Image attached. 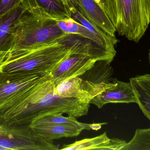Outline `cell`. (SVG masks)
Masks as SVG:
<instances>
[{"label":"cell","instance_id":"6da1fadb","mask_svg":"<svg viewBox=\"0 0 150 150\" xmlns=\"http://www.w3.org/2000/svg\"><path fill=\"white\" fill-rule=\"evenodd\" d=\"M55 87L51 79L40 84L0 112V117L6 122L30 124L38 118L53 114L76 118L88 114L91 104L58 96Z\"/></svg>","mask_w":150,"mask_h":150},{"label":"cell","instance_id":"7a4b0ae2","mask_svg":"<svg viewBox=\"0 0 150 150\" xmlns=\"http://www.w3.org/2000/svg\"><path fill=\"white\" fill-rule=\"evenodd\" d=\"M71 54L70 49L59 41L30 50L9 52L0 71L50 74Z\"/></svg>","mask_w":150,"mask_h":150},{"label":"cell","instance_id":"3957f363","mask_svg":"<svg viewBox=\"0 0 150 150\" xmlns=\"http://www.w3.org/2000/svg\"><path fill=\"white\" fill-rule=\"evenodd\" d=\"M116 32L138 43L150 23V0H103Z\"/></svg>","mask_w":150,"mask_h":150},{"label":"cell","instance_id":"277c9868","mask_svg":"<svg viewBox=\"0 0 150 150\" xmlns=\"http://www.w3.org/2000/svg\"><path fill=\"white\" fill-rule=\"evenodd\" d=\"M23 8L14 23L15 42L11 51L37 48L59 41L66 35L57 20L36 16Z\"/></svg>","mask_w":150,"mask_h":150},{"label":"cell","instance_id":"5b68a950","mask_svg":"<svg viewBox=\"0 0 150 150\" xmlns=\"http://www.w3.org/2000/svg\"><path fill=\"white\" fill-rule=\"evenodd\" d=\"M30 124L6 122L1 119L0 150L59 149L52 140L37 134Z\"/></svg>","mask_w":150,"mask_h":150},{"label":"cell","instance_id":"8992f818","mask_svg":"<svg viewBox=\"0 0 150 150\" xmlns=\"http://www.w3.org/2000/svg\"><path fill=\"white\" fill-rule=\"evenodd\" d=\"M51 79L50 74L0 71V112L33 88Z\"/></svg>","mask_w":150,"mask_h":150},{"label":"cell","instance_id":"52a82bcc","mask_svg":"<svg viewBox=\"0 0 150 150\" xmlns=\"http://www.w3.org/2000/svg\"><path fill=\"white\" fill-rule=\"evenodd\" d=\"M114 79L110 83L95 84L77 77L55 85L54 92L55 94L62 97L73 98L82 103L90 104L94 97L114 85Z\"/></svg>","mask_w":150,"mask_h":150},{"label":"cell","instance_id":"ba28073f","mask_svg":"<svg viewBox=\"0 0 150 150\" xmlns=\"http://www.w3.org/2000/svg\"><path fill=\"white\" fill-rule=\"evenodd\" d=\"M59 42L70 49L72 54L87 55L96 61H106L111 63L116 55L94 41L77 34L66 33Z\"/></svg>","mask_w":150,"mask_h":150},{"label":"cell","instance_id":"9c48e42d","mask_svg":"<svg viewBox=\"0 0 150 150\" xmlns=\"http://www.w3.org/2000/svg\"><path fill=\"white\" fill-rule=\"evenodd\" d=\"M96 62L87 55L71 54L50 73L51 81L56 85L68 79L80 77Z\"/></svg>","mask_w":150,"mask_h":150},{"label":"cell","instance_id":"30bf717a","mask_svg":"<svg viewBox=\"0 0 150 150\" xmlns=\"http://www.w3.org/2000/svg\"><path fill=\"white\" fill-rule=\"evenodd\" d=\"M78 10L106 33L115 37L116 30L105 9L103 0H70Z\"/></svg>","mask_w":150,"mask_h":150},{"label":"cell","instance_id":"8fae6325","mask_svg":"<svg viewBox=\"0 0 150 150\" xmlns=\"http://www.w3.org/2000/svg\"><path fill=\"white\" fill-rule=\"evenodd\" d=\"M114 81V85L107 88L94 97L90 104L101 109L109 103H137L136 97L130 82H122L116 78H115Z\"/></svg>","mask_w":150,"mask_h":150},{"label":"cell","instance_id":"7c38bea8","mask_svg":"<svg viewBox=\"0 0 150 150\" xmlns=\"http://www.w3.org/2000/svg\"><path fill=\"white\" fill-rule=\"evenodd\" d=\"M28 12L41 17L61 20L71 18L68 9L59 0H23Z\"/></svg>","mask_w":150,"mask_h":150},{"label":"cell","instance_id":"4fadbf2b","mask_svg":"<svg viewBox=\"0 0 150 150\" xmlns=\"http://www.w3.org/2000/svg\"><path fill=\"white\" fill-rule=\"evenodd\" d=\"M124 140L108 136L106 132L93 138L77 141L72 144L64 145L61 150H123L127 144Z\"/></svg>","mask_w":150,"mask_h":150},{"label":"cell","instance_id":"5bb4252c","mask_svg":"<svg viewBox=\"0 0 150 150\" xmlns=\"http://www.w3.org/2000/svg\"><path fill=\"white\" fill-rule=\"evenodd\" d=\"M68 10L72 18L85 26L90 31L95 34L102 42L104 48L106 50L116 54L115 47L119 41L116 37L110 36L102 31L78 10L70 0H69Z\"/></svg>","mask_w":150,"mask_h":150},{"label":"cell","instance_id":"9a60e30c","mask_svg":"<svg viewBox=\"0 0 150 150\" xmlns=\"http://www.w3.org/2000/svg\"><path fill=\"white\" fill-rule=\"evenodd\" d=\"M23 10L21 4L0 19V52L8 53L12 50L15 39L14 23Z\"/></svg>","mask_w":150,"mask_h":150},{"label":"cell","instance_id":"2e32d148","mask_svg":"<svg viewBox=\"0 0 150 150\" xmlns=\"http://www.w3.org/2000/svg\"><path fill=\"white\" fill-rule=\"evenodd\" d=\"M35 132L45 139L52 140L78 136L84 130L71 124H42L30 126Z\"/></svg>","mask_w":150,"mask_h":150},{"label":"cell","instance_id":"e0dca14e","mask_svg":"<svg viewBox=\"0 0 150 150\" xmlns=\"http://www.w3.org/2000/svg\"><path fill=\"white\" fill-rule=\"evenodd\" d=\"M113 69L111 63L106 61H98L79 77L95 84L113 82Z\"/></svg>","mask_w":150,"mask_h":150},{"label":"cell","instance_id":"ac0fdd59","mask_svg":"<svg viewBox=\"0 0 150 150\" xmlns=\"http://www.w3.org/2000/svg\"><path fill=\"white\" fill-rule=\"evenodd\" d=\"M71 124L82 128L84 130H93L97 131L101 129L102 125L107 123L86 124L81 123L77 120L76 117L72 116L64 117L62 113L53 114L40 117L34 120L30 124V126L42 124Z\"/></svg>","mask_w":150,"mask_h":150},{"label":"cell","instance_id":"d6986e66","mask_svg":"<svg viewBox=\"0 0 150 150\" xmlns=\"http://www.w3.org/2000/svg\"><path fill=\"white\" fill-rule=\"evenodd\" d=\"M57 24L59 27L65 33L80 35L94 41L101 47L106 49L104 48L102 42L95 34L90 31L85 26L77 22L72 18L64 20H58L57 21Z\"/></svg>","mask_w":150,"mask_h":150},{"label":"cell","instance_id":"ffe728a7","mask_svg":"<svg viewBox=\"0 0 150 150\" xmlns=\"http://www.w3.org/2000/svg\"><path fill=\"white\" fill-rule=\"evenodd\" d=\"M123 150H150V128L136 129L133 138Z\"/></svg>","mask_w":150,"mask_h":150},{"label":"cell","instance_id":"44dd1931","mask_svg":"<svg viewBox=\"0 0 150 150\" xmlns=\"http://www.w3.org/2000/svg\"><path fill=\"white\" fill-rule=\"evenodd\" d=\"M136 97L137 104L144 115L150 121V93L129 79Z\"/></svg>","mask_w":150,"mask_h":150},{"label":"cell","instance_id":"7402d4cb","mask_svg":"<svg viewBox=\"0 0 150 150\" xmlns=\"http://www.w3.org/2000/svg\"><path fill=\"white\" fill-rule=\"evenodd\" d=\"M23 0H0V19L21 6Z\"/></svg>","mask_w":150,"mask_h":150},{"label":"cell","instance_id":"603a6c76","mask_svg":"<svg viewBox=\"0 0 150 150\" xmlns=\"http://www.w3.org/2000/svg\"><path fill=\"white\" fill-rule=\"evenodd\" d=\"M130 79L150 93V74L137 75Z\"/></svg>","mask_w":150,"mask_h":150},{"label":"cell","instance_id":"cb8c5ba5","mask_svg":"<svg viewBox=\"0 0 150 150\" xmlns=\"http://www.w3.org/2000/svg\"><path fill=\"white\" fill-rule=\"evenodd\" d=\"M8 53L0 52V65L3 63Z\"/></svg>","mask_w":150,"mask_h":150},{"label":"cell","instance_id":"d4e9b609","mask_svg":"<svg viewBox=\"0 0 150 150\" xmlns=\"http://www.w3.org/2000/svg\"><path fill=\"white\" fill-rule=\"evenodd\" d=\"M62 3L66 6L68 9L69 8V0H59Z\"/></svg>","mask_w":150,"mask_h":150},{"label":"cell","instance_id":"484cf974","mask_svg":"<svg viewBox=\"0 0 150 150\" xmlns=\"http://www.w3.org/2000/svg\"><path fill=\"white\" fill-rule=\"evenodd\" d=\"M149 63L150 64V49L149 50Z\"/></svg>","mask_w":150,"mask_h":150},{"label":"cell","instance_id":"4316f807","mask_svg":"<svg viewBox=\"0 0 150 150\" xmlns=\"http://www.w3.org/2000/svg\"><path fill=\"white\" fill-rule=\"evenodd\" d=\"M1 117H0V123H1Z\"/></svg>","mask_w":150,"mask_h":150}]
</instances>
